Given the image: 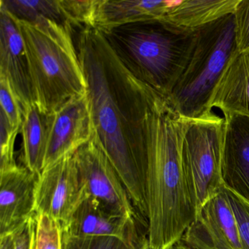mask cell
Listing matches in <instances>:
<instances>
[{"label": "cell", "mask_w": 249, "mask_h": 249, "mask_svg": "<svg viewBox=\"0 0 249 249\" xmlns=\"http://www.w3.org/2000/svg\"><path fill=\"white\" fill-rule=\"evenodd\" d=\"M92 121V141L120 176L135 209L148 219L142 172L145 119L152 88L124 66L103 33L84 27L74 33Z\"/></svg>", "instance_id": "6da1fadb"}, {"label": "cell", "mask_w": 249, "mask_h": 249, "mask_svg": "<svg viewBox=\"0 0 249 249\" xmlns=\"http://www.w3.org/2000/svg\"><path fill=\"white\" fill-rule=\"evenodd\" d=\"M186 122L168 97L151 89L145 119L142 184L148 243L154 249H167L181 240L196 215L182 166Z\"/></svg>", "instance_id": "7a4b0ae2"}, {"label": "cell", "mask_w": 249, "mask_h": 249, "mask_svg": "<svg viewBox=\"0 0 249 249\" xmlns=\"http://www.w3.org/2000/svg\"><path fill=\"white\" fill-rule=\"evenodd\" d=\"M102 33L135 78L169 97L190 59L196 30L154 20Z\"/></svg>", "instance_id": "3957f363"}, {"label": "cell", "mask_w": 249, "mask_h": 249, "mask_svg": "<svg viewBox=\"0 0 249 249\" xmlns=\"http://www.w3.org/2000/svg\"><path fill=\"white\" fill-rule=\"evenodd\" d=\"M14 18L22 36L38 108L52 114L71 99L85 94L87 82L73 33L54 21L35 24Z\"/></svg>", "instance_id": "277c9868"}, {"label": "cell", "mask_w": 249, "mask_h": 249, "mask_svg": "<svg viewBox=\"0 0 249 249\" xmlns=\"http://www.w3.org/2000/svg\"><path fill=\"white\" fill-rule=\"evenodd\" d=\"M238 52L234 13L196 30L189 62L167 97L182 117L196 119L212 111L214 91Z\"/></svg>", "instance_id": "5b68a950"}, {"label": "cell", "mask_w": 249, "mask_h": 249, "mask_svg": "<svg viewBox=\"0 0 249 249\" xmlns=\"http://www.w3.org/2000/svg\"><path fill=\"white\" fill-rule=\"evenodd\" d=\"M224 118L213 111L186 119L181 143L182 166L196 211L224 188Z\"/></svg>", "instance_id": "8992f818"}, {"label": "cell", "mask_w": 249, "mask_h": 249, "mask_svg": "<svg viewBox=\"0 0 249 249\" xmlns=\"http://www.w3.org/2000/svg\"><path fill=\"white\" fill-rule=\"evenodd\" d=\"M74 158L87 196L115 215L148 226V221L135 209L122 178L101 148L90 141L74 154Z\"/></svg>", "instance_id": "52a82bcc"}, {"label": "cell", "mask_w": 249, "mask_h": 249, "mask_svg": "<svg viewBox=\"0 0 249 249\" xmlns=\"http://www.w3.org/2000/svg\"><path fill=\"white\" fill-rule=\"evenodd\" d=\"M86 196L74 154L66 156L45 167L39 175L36 213L52 217L62 228Z\"/></svg>", "instance_id": "ba28073f"}, {"label": "cell", "mask_w": 249, "mask_h": 249, "mask_svg": "<svg viewBox=\"0 0 249 249\" xmlns=\"http://www.w3.org/2000/svg\"><path fill=\"white\" fill-rule=\"evenodd\" d=\"M180 241L193 249H243L224 187L197 210Z\"/></svg>", "instance_id": "9c48e42d"}, {"label": "cell", "mask_w": 249, "mask_h": 249, "mask_svg": "<svg viewBox=\"0 0 249 249\" xmlns=\"http://www.w3.org/2000/svg\"><path fill=\"white\" fill-rule=\"evenodd\" d=\"M91 137L92 121L86 93L68 100L51 114L43 169L75 154Z\"/></svg>", "instance_id": "30bf717a"}, {"label": "cell", "mask_w": 249, "mask_h": 249, "mask_svg": "<svg viewBox=\"0 0 249 249\" xmlns=\"http://www.w3.org/2000/svg\"><path fill=\"white\" fill-rule=\"evenodd\" d=\"M62 231L76 237H119L137 249H145L149 246L148 225L131 222L115 215L88 196L62 227Z\"/></svg>", "instance_id": "8fae6325"}, {"label": "cell", "mask_w": 249, "mask_h": 249, "mask_svg": "<svg viewBox=\"0 0 249 249\" xmlns=\"http://www.w3.org/2000/svg\"><path fill=\"white\" fill-rule=\"evenodd\" d=\"M38 177L22 165L0 173V235L15 232L36 215Z\"/></svg>", "instance_id": "7c38bea8"}, {"label": "cell", "mask_w": 249, "mask_h": 249, "mask_svg": "<svg viewBox=\"0 0 249 249\" xmlns=\"http://www.w3.org/2000/svg\"><path fill=\"white\" fill-rule=\"evenodd\" d=\"M224 116L223 185L249 203V117L236 113Z\"/></svg>", "instance_id": "4fadbf2b"}, {"label": "cell", "mask_w": 249, "mask_h": 249, "mask_svg": "<svg viewBox=\"0 0 249 249\" xmlns=\"http://www.w3.org/2000/svg\"><path fill=\"white\" fill-rule=\"evenodd\" d=\"M0 75L9 81L23 109L35 103L22 36L14 17L0 5Z\"/></svg>", "instance_id": "5bb4252c"}, {"label": "cell", "mask_w": 249, "mask_h": 249, "mask_svg": "<svg viewBox=\"0 0 249 249\" xmlns=\"http://www.w3.org/2000/svg\"><path fill=\"white\" fill-rule=\"evenodd\" d=\"M175 3L167 0H98L94 27L106 32L132 23L161 21Z\"/></svg>", "instance_id": "9a60e30c"}, {"label": "cell", "mask_w": 249, "mask_h": 249, "mask_svg": "<svg viewBox=\"0 0 249 249\" xmlns=\"http://www.w3.org/2000/svg\"><path fill=\"white\" fill-rule=\"evenodd\" d=\"M249 117V52H238L218 83L210 108Z\"/></svg>", "instance_id": "2e32d148"}, {"label": "cell", "mask_w": 249, "mask_h": 249, "mask_svg": "<svg viewBox=\"0 0 249 249\" xmlns=\"http://www.w3.org/2000/svg\"><path fill=\"white\" fill-rule=\"evenodd\" d=\"M51 114L42 112L36 103L23 109L20 133L22 137V166L40 175L44 166Z\"/></svg>", "instance_id": "e0dca14e"}, {"label": "cell", "mask_w": 249, "mask_h": 249, "mask_svg": "<svg viewBox=\"0 0 249 249\" xmlns=\"http://www.w3.org/2000/svg\"><path fill=\"white\" fill-rule=\"evenodd\" d=\"M237 2L238 0L176 1L161 21L180 28L197 30L233 14Z\"/></svg>", "instance_id": "ac0fdd59"}, {"label": "cell", "mask_w": 249, "mask_h": 249, "mask_svg": "<svg viewBox=\"0 0 249 249\" xmlns=\"http://www.w3.org/2000/svg\"><path fill=\"white\" fill-rule=\"evenodd\" d=\"M0 5L18 19L35 24L54 21L74 33L67 21L62 0H1Z\"/></svg>", "instance_id": "d6986e66"}, {"label": "cell", "mask_w": 249, "mask_h": 249, "mask_svg": "<svg viewBox=\"0 0 249 249\" xmlns=\"http://www.w3.org/2000/svg\"><path fill=\"white\" fill-rule=\"evenodd\" d=\"M32 249H62V228L49 215L36 214V232Z\"/></svg>", "instance_id": "ffe728a7"}, {"label": "cell", "mask_w": 249, "mask_h": 249, "mask_svg": "<svg viewBox=\"0 0 249 249\" xmlns=\"http://www.w3.org/2000/svg\"><path fill=\"white\" fill-rule=\"evenodd\" d=\"M62 249H137L115 237H76L62 231Z\"/></svg>", "instance_id": "44dd1931"}, {"label": "cell", "mask_w": 249, "mask_h": 249, "mask_svg": "<svg viewBox=\"0 0 249 249\" xmlns=\"http://www.w3.org/2000/svg\"><path fill=\"white\" fill-rule=\"evenodd\" d=\"M0 114L2 115L14 127L21 129L23 107L8 80L0 75Z\"/></svg>", "instance_id": "7402d4cb"}, {"label": "cell", "mask_w": 249, "mask_h": 249, "mask_svg": "<svg viewBox=\"0 0 249 249\" xmlns=\"http://www.w3.org/2000/svg\"><path fill=\"white\" fill-rule=\"evenodd\" d=\"M20 129L14 127L2 115L0 114V173L17 167L14 157L16 139Z\"/></svg>", "instance_id": "603a6c76"}, {"label": "cell", "mask_w": 249, "mask_h": 249, "mask_svg": "<svg viewBox=\"0 0 249 249\" xmlns=\"http://www.w3.org/2000/svg\"><path fill=\"white\" fill-rule=\"evenodd\" d=\"M225 189L238 226L242 249H249V203Z\"/></svg>", "instance_id": "cb8c5ba5"}, {"label": "cell", "mask_w": 249, "mask_h": 249, "mask_svg": "<svg viewBox=\"0 0 249 249\" xmlns=\"http://www.w3.org/2000/svg\"><path fill=\"white\" fill-rule=\"evenodd\" d=\"M234 16L239 52H249V0H238Z\"/></svg>", "instance_id": "d4e9b609"}, {"label": "cell", "mask_w": 249, "mask_h": 249, "mask_svg": "<svg viewBox=\"0 0 249 249\" xmlns=\"http://www.w3.org/2000/svg\"><path fill=\"white\" fill-rule=\"evenodd\" d=\"M36 214L24 225L14 233L15 236L16 249H33V238L36 232Z\"/></svg>", "instance_id": "484cf974"}, {"label": "cell", "mask_w": 249, "mask_h": 249, "mask_svg": "<svg viewBox=\"0 0 249 249\" xmlns=\"http://www.w3.org/2000/svg\"><path fill=\"white\" fill-rule=\"evenodd\" d=\"M0 249H16L15 236L14 233L0 235Z\"/></svg>", "instance_id": "4316f807"}, {"label": "cell", "mask_w": 249, "mask_h": 249, "mask_svg": "<svg viewBox=\"0 0 249 249\" xmlns=\"http://www.w3.org/2000/svg\"><path fill=\"white\" fill-rule=\"evenodd\" d=\"M167 249H193L192 248L188 247L187 246L184 244V243H182L180 240L179 241L176 242L174 244L172 245L171 246L168 248Z\"/></svg>", "instance_id": "83f0119b"}, {"label": "cell", "mask_w": 249, "mask_h": 249, "mask_svg": "<svg viewBox=\"0 0 249 249\" xmlns=\"http://www.w3.org/2000/svg\"><path fill=\"white\" fill-rule=\"evenodd\" d=\"M145 249H153V248H151V246H147V247L145 248Z\"/></svg>", "instance_id": "f1b7e54d"}]
</instances>
